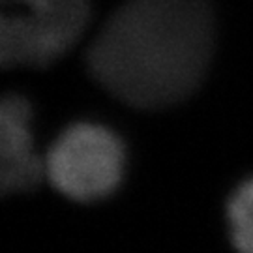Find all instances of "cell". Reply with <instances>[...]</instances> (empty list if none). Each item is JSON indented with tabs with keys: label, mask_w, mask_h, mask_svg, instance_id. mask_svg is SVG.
<instances>
[{
	"label": "cell",
	"mask_w": 253,
	"mask_h": 253,
	"mask_svg": "<svg viewBox=\"0 0 253 253\" xmlns=\"http://www.w3.org/2000/svg\"><path fill=\"white\" fill-rule=\"evenodd\" d=\"M124 146L111 129L79 122L66 127L45 154V178L79 203L105 199L124 174Z\"/></svg>",
	"instance_id": "cell-3"
},
{
	"label": "cell",
	"mask_w": 253,
	"mask_h": 253,
	"mask_svg": "<svg viewBox=\"0 0 253 253\" xmlns=\"http://www.w3.org/2000/svg\"><path fill=\"white\" fill-rule=\"evenodd\" d=\"M0 62L43 68L81 38L90 0H0Z\"/></svg>",
	"instance_id": "cell-2"
},
{
	"label": "cell",
	"mask_w": 253,
	"mask_h": 253,
	"mask_svg": "<svg viewBox=\"0 0 253 253\" xmlns=\"http://www.w3.org/2000/svg\"><path fill=\"white\" fill-rule=\"evenodd\" d=\"M32 111L25 98L9 94L0 105V190H34L45 178V158L34 148Z\"/></svg>",
	"instance_id": "cell-4"
},
{
	"label": "cell",
	"mask_w": 253,
	"mask_h": 253,
	"mask_svg": "<svg viewBox=\"0 0 253 253\" xmlns=\"http://www.w3.org/2000/svg\"><path fill=\"white\" fill-rule=\"evenodd\" d=\"M231 240L238 253H253V178L233 193L227 205Z\"/></svg>",
	"instance_id": "cell-5"
},
{
	"label": "cell",
	"mask_w": 253,
	"mask_h": 253,
	"mask_svg": "<svg viewBox=\"0 0 253 253\" xmlns=\"http://www.w3.org/2000/svg\"><path fill=\"white\" fill-rule=\"evenodd\" d=\"M212 43L208 0H126L96 34L86 66L120 101L160 109L199 86Z\"/></svg>",
	"instance_id": "cell-1"
}]
</instances>
